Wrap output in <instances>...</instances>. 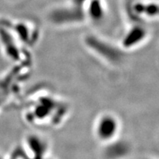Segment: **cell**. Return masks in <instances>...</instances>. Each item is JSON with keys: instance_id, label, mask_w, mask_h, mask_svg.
<instances>
[{"instance_id": "cell-1", "label": "cell", "mask_w": 159, "mask_h": 159, "mask_svg": "<svg viewBox=\"0 0 159 159\" xmlns=\"http://www.w3.org/2000/svg\"><path fill=\"white\" fill-rule=\"evenodd\" d=\"M47 19L52 25L58 27L76 25L85 21L82 7L77 4L55 6L49 10Z\"/></svg>"}, {"instance_id": "cell-2", "label": "cell", "mask_w": 159, "mask_h": 159, "mask_svg": "<svg viewBox=\"0 0 159 159\" xmlns=\"http://www.w3.org/2000/svg\"><path fill=\"white\" fill-rule=\"evenodd\" d=\"M149 30L142 22H133L123 35L121 46L123 49H133L140 45L148 39Z\"/></svg>"}, {"instance_id": "cell-3", "label": "cell", "mask_w": 159, "mask_h": 159, "mask_svg": "<svg viewBox=\"0 0 159 159\" xmlns=\"http://www.w3.org/2000/svg\"><path fill=\"white\" fill-rule=\"evenodd\" d=\"M82 9L85 20L94 24L104 21L108 12L105 0H85Z\"/></svg>"}, {"instance_id": "cell-4", "label": "cell", "mask_w": 159, "mask_h": 159, "mask_svg": "<svg viewBox=\"0 0 159 159\" xmlns=\"http://www.w3.org/2000/svg\"><path fill=\"white\" fill-rule=\"evenodd\" d=\"M122 1L123 5H124L125 7V12H126L127 15H128L129 13V11H130V7L132 6V5L135 2L137 1V0H122Z\"/></svg>"}, {"instance_id": "cell-5", "label": "cell", "mask_w": 159, "mask_h": 159, "mask_svg": "<svg viewBox=\"0 0 159 159\" xmlns=\"http://www.w3.org/2000/svg\"><path fill=\"white\" fill-rule=\"evenodd\" d=\"M9 1H11V2H15V1H18V0H9Z\"/></svg>"}]
</instances>
